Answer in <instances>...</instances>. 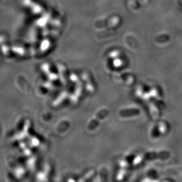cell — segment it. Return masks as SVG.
I'll list each match as a JSON object with an SVG mask.
<instances>
[{"instance_id":"obj_1","label":"cell","mask_w":182,"mask_h":182,"mask_svg":"<svg viewBox=\"0 0 182 182\" xmlns=\"http://www.w3.org/2000/svg\"><path fill=\"white\" fill-rule=\"evenodd\" d=\"M170 156V153L167 151L151 152L145 153V158L147 160H152L154 159L164 160Z\"/></svg>"},{"instance_id":"obj_2","label":"cell","mask_w":182,"mask_h":182,"mask_svg":"<svg viewBox=\"0 0 182 182\" xmlns=\"http://www.w3.org/2000/svg\"><path fill=\"white\" fill-rule=\"evenodd\" d=\"M139 113V110L136 108H129L121 110L120 115L122 117H129L133 115H138Z\"/></svg>"}]
</instances>
